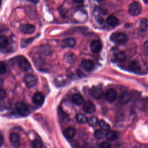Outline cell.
Wrapping results in <instances>:
<instances>
[{"mask_svg": "<svg viewBox=\"0 0 148 148\" xmlns=\"http://www.w3.org/2000/svg\"><path fill=\"white\" fill-rule=\"evenodd\" d=\"M102 47V45L101 42L97 39H95L91 41V43H90V49L91 50L95 53H99Z\"/></svg>", "mask_w": 148, "mask_h": 148, "instance_id": "ba28073f", "label": "cell"}, {"mask_svg": "<svg viewBox=\"0 0 148 148\" xmlns=\"http://www.w3.org/2000/svg\"><path fill=\"white\" fill-rule=\"evenodd\" d=\"M91 95L95 99H100L103 95V91L98 87H94L91 89Z\"/></svg>", "mask_w": 148, "mask_h": 148, "instance_id": "5bb4252c", "label": "cell"}, {"mask_svg": "<svg viewBox=\"0 0 148 148\" xmlns=\"http://www.w3.org/2000/svg\"><path fill=\"white\" fill-rule=\"evenodd\" d=\"M9 140L12 145L15 148H18L20 145V136L18 134L13 132L9 135Z\"/></svg>", "mask_w": 148, "mask_h": 148, "instance_id": "52a82bcc", "label": "cell"}, {"mask_svg": "<svg viewBox=\"0 0 148 148\" xmlns=\"http://www.w3.org/2000/svg\"><path fill=\"white\" fill-rule=\"evenodd\" d=\"M143 48L145 53L148 54V40H146L144 42L143 45Z\"/></svg>", "mask_w": 148, "mask_h": 148, "instance_id": "d6a6232c", "label": "cell"}, {"mask_svg": "<svg viewBox=\"0 0 148 148\" xmlns=\"http://www.w3.org/2000/svg\"><path fill=\"white\" fill-rule=\"evenodd\" d=\"M72 1L76 3H82L84 2V0H72Z\"/></svg>", "mask_w": 148, "mask_h": 148, "instance_id": "e575fe53", "label": "cell"}, {"mask_svg": "<svg viewBox=\"0 0 148 148\" xmlns=\"http://www.w3.org/2000/svg\"><path fill=\"white\" fill-rule=\"evenodd\" d=\"M139 29L142 32H145L148 29V19L142 18L139 23Z\"/></svg>", "mask_w": 148, "mask_h": 148, "instance_id": "603a6c76", "label": "cell"}, {"mask_svg": "<svg viewBox=\"0 0 148 148\" xmlns=\"http://www.w3.org/2000/svg\"><path fill=\"white\" fill-rule=\"evenodd\" d=\"M9 44L8 38L5 35H1L0 37V45L2 49L6 47Z\"/></svg>", "mask_w": 148, "mask_h": 148, "instance_id": "cb8c5ba5", "label": "cell"}, {"mask_svg": "<svg viewBox=\"0 0 148 148\" xmlns=\"http://www.w3.org/2000/svg\"><path fill=\"white\" fill-rule=\"evenodd\" d=\"M99 125L101 128L103 130H105L106 131H108L110 130L109 125L103 120H101L100 121H99Z\"/></svg>", "mask_w": 148, "mask_h": 148, "instance_id": "f1b7e54d", "label": "cell"}, {"mask_svg": "<svg viewBox=\"0 0 148 148\" xmlns=\"http://www.w3.org/2000/svg\"><path fill=\"white\" fill-rule=\"evenodd\" d=\"M76 134V131L73 127H68L64 131L65 136L68 139H73L75 137Z\"/></svg>", "mask_w": 148, "mask_h": 148, "instance_id": "2e32d148", "label": "cell"}, {"mask_svg": "<svg viewBox=\"0 0 148 148\" xmlns=\"http://www.w3.org/2000/svg\"><path fill=\"white\" fill-rule=\"evenodd\" d=\"M24 82L29 88H32L36 84L37 80L35 76L32 74L26 75L24 78Z\"/></svg>", "mask_w": 148, "mask_h": 148, "instance_id": "5b68a950", "label": "cell"}, {"mask_svg": "<svg viewBox=\"0 0 148 148\" xmlns=\"http://www.w3.org/2000/svg\"><path fill=\"white\" fill-rule=\"evenodd\" d=\"M95 1H98V2H101V1H103V0H95Z\"/></svg>", "mask_w": 148, "mask_h": 148, "instance_id": "d590c367", "label": "cell"}, {"mask_svg": "<svg viewBox=\"0 0 148 148\" xmlns=\"http://www.w3.org/2000/svg\"><path fill=\"white\" fill-rule=\"evenodd\" d=\"M6 97V94H5V92L3 90H1V92H0V97H1V100H3Z\"/></svg>", "mask_w": 148, "mask_h": 148, "instance_id": "836d02e7", "label": "cell"}, {"mask_svg": "<svg viewBox=\"0 0 148 148\" xmlns=\"http://www.w3.org/2000/svg\"><path fill=\"white\" fill-rule=\"evenodd\" d=\"M106 22L109 25L112 27H114L119 24V20L116 17L113 15H110L106 19Z\"/></svg>", "mask_w": 148, "mask_h": 148, "instance_id": "44dd1931", "label": "cell"}, {"mask_svg": "<svg viewBox=\"0 0 148 148\" xmlns=\"http://www.w3.org/2000/svg\"><path fill=\"white\" fill-rule=\"evenodd\" d=\"M44 96L39 92H35L32 97L33 102L37 105H41L44 102Z\"/></svg>", "mask_w": 148, "mask_h": 148, "instance_id": "7c38bea8", "label": "cell"}, {"mask_svg": "<svg viewBox=\"0 0 148 148\" xmlns=\"http://www.w3.org/2000/svg\"><path fill=\"white\" fill-rule=\"evenodd\" d=\"M32 146L33 148H42V143L40 139L36 138L34 139L32 142Z\"/></svg>", "mask_w": 148, "mask_h": 148, "instance_id": "83f0119b", "label": "cell"}, {"mask_svg": "<svg viewBox=\"0 0 148 148\" xmlns=\"http://www.w3.org/2000/svg\"><path fill=\"white\" fill-rule=\"evenodd\" d=\"M76 120L77 122L79 124H84L88 121L86 116L83 114L81 113H79L76 116Z\"/></svg>", "mask_w": 148, "mask_h": 148, "instance_id": "d4e9b609", "label": "cell"}, {"mask_svg": "<svg viewBox=\"0 0 148 148\" xmlns=\"http://www.w3.org/2000/svg\"><path fill=\"white\" fill-rule=\"evenodd\" d=\"M110 39L113 42L119 44L123 45L125 43L128 41V37L126 34L123 32H114L110 36Z\"/></svg>", "mask_w": 148, "mask_h": 148, "instance_id": "6da1fadb", "label": "cell"}, {"mask_svg": "<svg viewBox=\"0 0 148 148\" xmlns=\"http://www.w3.org/2000/svg\"><path fill=\"white\" fill-rule=\"evenodd\" d=\"M81 65L87 71H91L94 68V63L92 62V61L87 59L83 60L82 61Z\"/></svg>", "mask_w": 148, "mask_h": 148, "instance_id": "4fadbf2b", "label": "cell"}, {"mask_svg": "<svg viewBox=\"0 0 148 148\" xmlns=\"http://www.w3.org/2000/svg\"><path fill=\"white\" fill-rule=\"evenodd\" d=\"M83 109L87 113L92 114L95 112V106L94 104L91 102L87 101L84 103Z\"/></svg>", "mask_w": 148, "mask_h": 148, "instance_id": "9c48e42d", "label": "cell"}, {"mask_svg": "<svg viewBox=\"0 0 148 148\" xmlns=\"http://www.w3.org/2000/svg\"><path fill=\"white\" fill-rule=\"evenodd\" d=\"M36 37H34V38H28V39H21V47H26L28 45H29V43H31Z\"/></svg>", "mask_w": 148, "mask_h": 148, "instance_id": "484cf974", "label": "cell"}, {"mask_svg": "<svg viewBox=\"0 0 148 148\" xmlns=\"http://www.w3.org/2000/svg\"><path fill=\"white\" fill-rule=\"evenodd\" d=\"M117 95L116 91L113 88L108 90L105 93L106 98L110 102H112L114 101L117 98Z\"/></svg>", "mask_w": 148, "mask_h": 148, "instance_id": "8fae6325", "label": "cell"}, {"mask_svg": "<svg viewBox=\"0 0 148 148\" xmlns=\"http://www.w3.org/2000/svg\"><path fill=\"white\" fill-rule=\"evenodd\" d=\"M6 71V65L5 64V63L3 62H1V68H0V72H1V74L2 75L3 73H5Z\"/></svg>", "mask_w": 148, "mask_h": 148, "instance_id": "1f68e13d", "label": "cell"}, {"mask_svg": "<svg viewBox=\"0 0 148 148\" xmlns=\"http://www.w3.org/2000/svg\"><path fill=\"white\" fill-rule=\"evenodd\" d=\"M119 137V134L114 131H108L106 134V139L109 141H114Z\"/></svg>", "mask_w": 148, "mask_h": 148, "instance_id": "ffe728a7", "label": "cell"}, {"mask_svg": "<svg viewBox=\"0 0 148 148\" xmlns=\"http://www.w3.org/2000/svg\"><path fill=\"white\" fill-rule=\"evenodd\" d=\"M88 124L91 126H96L98 124H99V121L97 117L95 116H91L88 119Z\"/></svg>", "mask_w": 148, "mask_h": 148, "instance_id": "4316f807", "label": "cell"}, {"mask_svg": "<svg viewBox=\"0 0 148 148\" xmlns=\"http://www.w3.org/2000/svg\"><path fill=\"white\" fill-rule=\"evenodd\" d=\"M128 69L130 71H132L134 72H138L140 71V66L138 62L135 61H132L129 64Z\"/></svg>", "mask_w": 148, "mask_h": 148, "instance_id": "d6986e66", "label": "cell"}, {"mask_svg": "<svg viewBox=\"0 0 148 148\" xmlns=\"http://www.w3.org/2000/svg\"><path fill=\"white\" fill-rule=\"evenodd\" d=\"M126 56L124 51H118L116 52L113 55V60L116 62H120L123 61L125 59Z\"/></svg>", "mask_w": 148, "mask_h": 148, "instance_id": "e0dca14e", "label": "cell"}, {"mask_svg": "<svg viewBox=\"0 0 148 148\" xmlns=\"http://www.w3.org/2000/svg\"><path fill=\"white\" fill-rule=\"evenodd\" d=\"M94 136H95V138H97L98 139H101L103 138L104 134L102 130H95L94 132Z\"/></svg>", "mask_w": 148, "mask_h": 148, "instance_id": "f546056e", "label": "cell"}, {"mask_svg": "<svg viewBox=\"0 0 148 148\" xmlns=\"http://www.w3.org/2000/svg\"><path fill=\"white\" fill-rule=\"evenodd\" d=\"M142 12V8L139 3L137 2H132L128 7V13L134 16H136L140 14Z\"/></svg>", "mask_w": 148, "mask_h": 148, "instance_id": "3957f363", "label": "cell"}, {"mask_svg": "<svg viewBox=\"0 0 148 148\" xmlns=\"http://www.w3.org/2000/svg\"><path fill=\"white\" fill-rule=\"evenodd\" d=\"M72 101L74 104L77 105H80L83 103L84 98L81 94L77 93V94H75L72 96Z\"/></svg>", "mask_w": 148, "mask_h": 148, "instance_id": "ac0fdd59", "label": "cell"}, {"mask_svg": "<svg viewBox=\"0 0 148 148\" xmlns=\"http://www.w3.org/2000/svg\"><path fill=\"white\" fill-rule=\"evenodd\" d=\"M132 98L131 94H130L127 92H124L121 93L119 97V101L122 103H126L129 102Z\"/></svg>", "mask_w": 148, "mask_h": 148, "instance_id": "9a60e30c", "label": "cell"}, {"mask_svg": "<svg viewBox=\"0 0 148 148\" xmlns=\"http://www.w3.org/2000/svg\"><path fill=\"white\" fill-rule=\"evenodd\" d=\"M111 145L108 142H103L99 144V148H110Z\"/></svg>", "mask_w": 148, "mask_h": 148, "instance_id": "4dcf8cb0", "label": "cell"}, {"mask_svg": "<svg viewBox=\"0 0 148 148\" xmlns=\"http://www.w3.org/2000/svg\"><path fill=\"white\" fill-rule=\"evenodd\" d=\"M17 61L19 68L23 71H27L31 68V64L24 56H19L17 58Z\"/></svg>", "mask_w": 148, "mask_h": 148, "instance_id": "7a4b0ae2", "label": "cell"}, {"mask_svg": "<svg viewBox=\"0 0 148 148\" xmlns=\"http://www.w3.org/2000/svg\"><path fill=\"white\" fill-rule=\"evenodd\" d=\"M65 61L69 64H72L75 62V55L71 52L66 53L64 56Z\"/></svg>", "mask_w": 148, "mask_h": 148, "instance_id": "7402d4cb", "label": "cell"}, {"mask_svg": "<svg viewBox=\"0 0 148 148\" xmlns=\"http://www.w3.org/2000/svg\"><path fill=\"white\" fill-rule=\"evenodd\" d=\"M16 109L17 112L23 116H27L29 113V110L28 106L22 102H18L16 103Z\"/></svg>", "mask_w": 148, "mask_h": 148, "instance_id": "277c9868", "label": "cell"}, {"mask_svg": "<svg viewBox=\"0 0 148 148\" xmlns=\"http://www.w3.org/2000/svg\"><path fill=\"white\" fill-rule=\"evenodd\" d=\"M61 45L63 48L73 47L76 45V40L73 38H67L62 41Z\"/></svg>", "mask_w": 148, "mask_h": 148, "instance_id": "30bf717a", "label": "cell"}, {"mask_svg": "<svg viewBox=\"0 0 148 148\" xmlns=\"http://www.w3.org/2000/svg\"><path fill=\"white\" fill-rule=\"evenodd\" d=\"M19 30L23 34H31L35 32V27L34 25L30 24H24L20 26Z\"/></svg>", "mask_w": 148, "mask_h": 148, "instance_id": "8992f818", "label": "cell"}]
</instances>
